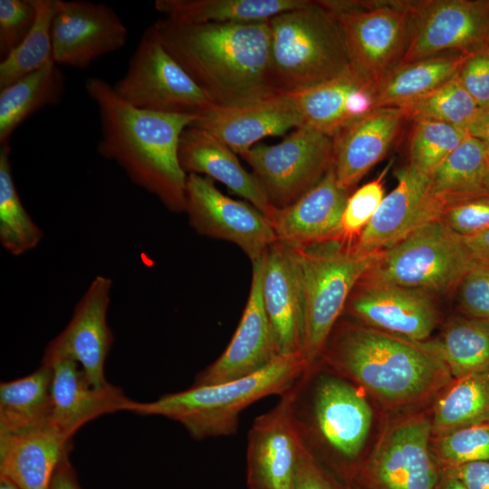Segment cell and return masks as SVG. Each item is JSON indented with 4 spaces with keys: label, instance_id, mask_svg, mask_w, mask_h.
Masks as SVG:
<instances>
[{
    "label": "cell",
    "instance_id": "1",
    "mask_svg": "<svg viewBox=\"0 0 489 489\" xmlns=\"http://www.w3.org/2000/svg\"><path fill=\"white\" fill-rule=\"evenodd\" d=\"M84 86L99 111V154L117 163L135 185L169 211L184 212L187 174L179 162L178 145L184 129L199 115L134 107L98 77L88 78Z\"/></svg>",
    "mask_w": 489,
    "mask_h": 489
},
{
    "label": "cell",
    "instance_id": "2",
    "mask_svg": "<svg viewBox=\"0 0 489 489\" xmlns=\"http://www.w3.org/2000/svg\"><path fill=\"white\" fill-rule=\"evenodd\" d=\"M170 55L216 105H232L273 93L269 81V21L242 24H153Z\"/></svg>",
    "mask_w": 489,
    "mask_h": 489
},
{
    "label": "cell",
    "instance_id": "3",
    "mask_svg": "<svg viewBox=\"0 0 489 489\" xmlns=\"http://www.w3.org/2000/svg\"><path fill=\"white\" fill-rule=\"evenodd\" d=\"M389 408L419 404L453 380L444 360L426 342L365 325L334 327L321 360Z\"/></svg>",
    "mask_w": 489,
    "mask_h": 489
},
{
    "label": "cell",
    "instance_id": "4",
    "mask_svg": "<svg viewBox=\"0 0 489 489\" xmlns=\"http://www.w3.org/2000/svg\"><path fill=\"white\" fill-rule=\"evenodd\" d=\"M293 415L310 450L329 453L328 468L350 484L362 459L372 423L369 403L355 383L336 372L316 373L309 366L295 383Z\"/></svg>",
    "mask_w": 489,
    "mask_h": 489
},
{
    "label": "cell",
    "instance_id": "5",
    "mask_svg": "<svg viewBox=\"0 0 489 489\" xmlns=\"http://www.w3.org/2000/svg\"><path fill=\"white\" fill-rule=\"evenodd\" d=\"M309 367L300 354L279 356L265 368L227 382L191 386L150 402H137L129 412L159 416L179 423L195 440L237 432L241 413L254 402L290 389Z\"/></svg>",
    "mask_w": 489,
    "mask_h": 489
},
{
    "label": "cell",
    "instance_id": "6",
    "mask_svg": "<svg viewBox=\"0 0 489 489\" xmlns=\"http://www.w3.org/2000/svg\"><path fill=\"white\" fill-rule=\"evenodd\" d=\"M269 81L288 94L330 81L350 67L335 16L320 1L307 2L269 20Z\"/></svg>",
    "mask_w": 489,
    "mask_h": 489
},
{
    "label": "cell",
    "instance_id": "7",
    "mask_svg": "<svg viewBox=\"0 0 489 489\" xmlns=\"http://www.w3.org/2000/svg\"><path fill=\"white\" fill-rule=\"evenodd\" d=\"M297 249V248H296ZM305 295L303 356L309 366L320 361L328 339L359 282L382 253H364L333 240L298 249Z\"/></svg>",
    "mask_w": 489,
    "mask_h": 489
},
{
    "label": "cell",
    "instance_id": "8",
    "mask_svg": "<svg viewBox=\"0 0 489 489\" xmlns=\"http://www.w3.org/2000/svg\"><path fill=\"white\" fill-rule=\"evenodd\" d=\"M477 262L464 238L436 219L383 251L361 281L444 292L457 287Z\"/></svg>",
    "mask_w": 489,
    "mask_h": 489
},
{
    "label": "cell",
    "instance_id": "9",
    "mask_svg": "<svg viewBox=\"0 0 489 489\" xmlns=\"http://www.w3.org/2000/svg\"><path fill=\"white\" fill-rule=\"evenodd\" d=\"M336 18L350 66L377 85L399 66L410 36V0H319Z\"/></svg>",
    "mask_w": 489,
    "mask_h": 489
},
{
    "label": "cell",
    "instance_id": "10",
    "mask_svg": "<svg viewBox=\"0 0 489 489\" xmlns=\"http://www.w3.org/2000/svg\"><path fill=\"white\" fill-rule=\"evenodd\" d=\"M112 88L128 103L152 111L200 115L216 105L167 51L153 24Z\"/></svg>",
    "mask_w": 489,
    "mask_h": 489
},
{
    "label": "cell",
    "instance_id": "11",
    "mask_svg": "<svg viewBox=\"0 0 489 489\" xmlns=\"http://www.w3.org/2000/svg\"><path fill=\"white\" fill-rule=\"evenodd\" d=\"M431 419L399 418L382 433L349 485L352 489H435L441 467L431 450Z\"/></svg>",
    "mask_w": 489,
    "mask_h": 489
},
{
    "label": "cell",
    "instance_id": "12",
    "mask_svg": "<svg viewBox=\"0 0 489 489\" xmlns=\"http://www.w3.org/2000/svg\"><path fill=\"white\" fill-rule=\"evenodd\" d=\"M332 138L306 126L276 145H254L240 156L274 207L287 206L316 186L332 164Z\"/></svg>",
    "mask_w": 489,
    "mask_h": 489
},
{
    "label": "cell",
    "instance_id": "13",
    "mask_svg": "<svg viewBox=\"0 0 489 489\" xmlns=\"http://www.w3.org/2000/svg\"><path fill=\"white\" fill-rule=\"evenodd\" d=\"M489 47V0H410V36L401 63Z\"/></svg>",
    "mask_w": 489,
    "mask_h": 489
},
{
    "label": "cell",
    "instance_id": "14",
    "mask_svg": "<svg viewBox=\"0 0 489 489\" xmlns=\"http://www.w3.org/2000/svg\"><path fill=\"white\" fill-rule=\"evenodd\" d=\"M184 212L198 235L235 244L252 264L264 257L276 242L273 230L261 211L226 197L211 178L202 175L187 176Z\"/></svg>",
    "mask_w": 489,
    "mask_h": 489
},
{
    "label": "cell",
    "instance_id": "15",
    "mask_svg": "<svg viewBox=\"0 0 489 489\" xmlns=\"http://www.w3.org/2000/svg\"><path fill=\"white\" fill-rule=\"evenodd\" d=\"M128 30L104 3L56 0L52 22L53 59L59 66L84 70L122 48Z\"/></svg>",
    "mask_w": 489,
    "mask_h": 489
},
{
    "label": "cell",
    "instance_id": "16",
    "mask_svg": "<svg viewBox=\"0 0 489 489\" xmlns=\"http://www.w3.org/2000/svg\"><path fill=\"white\" fill-rule=\"evenodd\" d=\"M294 396L295 384L253 422L246 452L249 489H293L302 446L293 415Z\"/></svg>",
    "mask_w": 489,
    "mask_h": 489
},
{
    "label": "cell",
    "instance_id": "17",
    "mask_svg": "<svg viewBox=\"0 0 489 489\" xmlns=\"http://www.w3.org/2000/svg\"><path fill=\"white\" fill-rule=\"evenodd\" d=\"M111 287L112 281L108 277L99 275L92 280L66 327L47 344L41 363L72 359L92 386L110 383L105 377V362L113 342L107 321Z\"/></svg>",
    "mask_w": 489,
    "mask_h": 489
},
{
    "label": "cell",
    "instance_id": "18",
    "mask_svg": "<svg viewBox=\"0 0 489 489\" xmlns=\"http://www.w3.org/2000/svg\"><path fill=\"white\" fill-rule=\"evenodd\" d=\"M262 292L277 355L303 356L305 295L298 249L278 241L268 248L264 254Z\"/></svg>",
    "mask_w": 489,
    "mask_h": 489
},
{
    "label": "cell",
    "instance_id": "19",
    "mask_svg": "<svg viewBox=\"0 0 489 489\" xmlns=\"http://www.w3.org/2000/svg\"><path fill=\"white\" fill-rule=\"evenodd\" d=\"M365 326L425 342L438 321L426 292L393 284L360 281L345 309Z\"/></svg>",
    "mask_w": 489,
    "mask_h": 489
},
{
    "label": "cell",
    "instance_id": "20",
    "mask_svg": "<svg viewBox=\"0 0 489 489\" xmlns=\"http://www.w3.org/2000/svg\"><path fill=\"white\" fill-rule=\"evenodd\" d=\"M264 261V255L252 264L249 296L228 346L196 376L192 386L218 384L247 377L279 357L263 302Z\"/></svg>",
    "mask_w": 489,
    "mask_h": 489
},
{
    "label": "cell",
    "instance_id": "21",
    "mask_svg": "<svg viewBox=\"0 0 489 489\" xmlns=\"http://www.w3.org/2000/svg\"><path fill=\"white\" fill-rule=\"evenodd\" d=\"M429 177L409 165L399 169L396 187L384 197L355 248L382 253L424 224L440 219L444 207L428 194Z\"/></svg>",
    "mask_w": 489,
    "mask_h": 489
},
{
    "label": "cell",
    "instance_id": "22",
    "mask_svg": "<svg viewBox=\"0 0 489 489\" xmlns=\"http://www.w3.org/2000/svg\"><path fill=\"white\" fill-rule=\"evenodd\" d=\"M200 128L240 155L268 136H278L302 126V118L285 94L259 100L214 105L191 123Z\"/></svg>",
    "mask_w": 489,
    "mask_h": 489
},
{
    "label": "cell",
    "instance_id": "23",
    "mask_svg": "<svg viewBox=\"0 0 489 489\" xmlns=\"http://www.w3.org/2000/svg\"><path fill=\"white\" fill-rule=\"evenodd\" d=\"M350 192L338 183L332 164L321 181L294 203L265 215L276 241L293 248L340 240Z\"/></svg>",
    "mask_w": 489,
    "mask_h": 489
},
{
    "label": "cell",
    "instance_id": "24",
    "mask_svg": "<svg viewBox=\"0 0 489 489\" xmlns=\"http://www.w3.org/2000/svg\"><path fill=\"white\" fill-rule=\"evenodd\" d=\"M287 95L306 126L331 138L377 108V84L350 66L337 77Z\"/></svg>",
    "mask_w": 489,
    "mask_h": 489
},
{
    "label": "cell",
    "instance_id": "25",
    "mask_svg": "<svg viewBox=\"0 0 489 489\" xmlns=\"http://www.w3.org/2000/svg\"><path fill=\"white\" fill-rule=\"evenodd\" d=\"M406 120L400 108L379 107L332 137V168L343 189L350 192L383 159Z\"/></svg>",
    "mask_w": 489,
    "mask_h": 489
},
{
    "label": "cell",
    "instance_id": "26",
    "mask_svg": "<svg viewBox=\"0 0 489 489\" xmlns=\"http://www.w3.org/2000/svg\"><path fill=\"white\" fill-rule=\"evenodd\" d=\"M47 365L53 368L51 421L69 439L86 423L102 415L129 411L135 402L111 383L92 386L72 359H57Z\"/></svg>",
    "mask_w": 489,
    "mask_h": 489
},
{
    "label": "cell",
    "instance_id": "27",
    "mask_svg": "<svg viewBox=\"0 0 489 489\" xmlns=\"http://www.w3.org/2000/svg\"><path fill=\"white\" fill-rule=\"evenodd\" d=\"M71 448L72 439L52 421L0 434V476L19 489H50L57 466Z\"/></svg>",
    "mask_w": 489,
    "mask_h": 489
},
{
    "label": "cell",
    "instance_id": "28",
    "mask_svg": "<svg viewBox=\"0 0 489 489\" xmlns=\"http://www.w3.org/2000/svg\"><path fill=\"white\" fill-rule=\"evenodd\" d=\"M178 158L187 174L202 175L221 182L264 216L273 207L253 173L241 166L236 153L206 130L192 125L184 129Z\"/></svg>",
    "mask_w": 489,
    "mask_h": 489
},
{
    "label": "cell",
    "instance_id": "29",
    "mask_svg": "<svg viewBox=\"0 0 489 489\" xmlns=\"http://www.w3.org/2000/svg\"><path fill=\"white\" fill-rule=\"evenodd\" d=\"M54 61L0 89V145L38 110L58 105L65 92V77Z\"/></svg>",
    "mask_w": 489,
    "mask_h": 489
},
{
    "label": "cell",
    "instance_id": "30",
    "mask_svg": "<svg viewBox=\"0 0 489 489\" xmlns=\"http://www.w3.org/2000/svg\"><path fill=\"white\" fill-rule=\"evenodd\" d=\"M468 54L446 52L401 63L377 85V108H402L454 78Z\"/></svg>",
    "mask_w": 489,
    "mask_h": 489
},
{
    "label": "cell",
    "instance_id": "31",
    "mask_svg": "<svg viewBox=\"0 0 489 489\" xmlns=\"http://www.w3.org/2000/svg\"><path fill=\"white\" fill-rule=\"evenodd\" d=\"M307 0H157L164 18L187 23L242 24L269 21Z\"/></svg>",
    "mask_w": 489,
    "mask_h": 489
},
{
    "label": "cell",
    "instance_id": "32",
    "mask_svg": "<svg viewBox=\"0 0 489 489\" xmlns=\"http://www.w3.org/2000/svg\"><path fill=\"white\" fill-rule=\"evenodd\" d=\"M488 171L484 144L468 135L430 175L428 194L445 210L454 203L487 194L483 184Z\"/></svg>",
    "mask_w": 489,
    "mask_h": 489
},
{
    "label": "cell",
    "instance_id": "33",
    "mask_svg": "<svg viewBox=\"0 0 489 489\" xmlns=\"http://www.w3.org/2000/svg\"><path fill=\"white\" fill-rule=\"evenodd\" d=\"M53 368L41 363L34 372L0 384V434L51 421Z\"/></svg>",
    "mask_w": 489,
    "mask_h": 489
},
{
    "label": "cell",
    "instance_id": "34",
    "mask_svg": "<svg viewBox=\"0 0 489 489\" xmlns=\"http://www.w3.org/2000/svg\"><path fill=\"white\" fill-rule=\"evenodd\" d=\"M436 399L432 436L489 422V369L454 379Z\"/></svg>",
    "mask_w": 489,
    "mask_h": 489
},
{
    "label": "cell",
    "instance_id": "35",
    "mask_svg": "<svg viewBox=\"0 0 489 489\" xmlns=\"http://www.w3.org/2000/svg\"><path fill=\"white\" fill-rule=\"evenodd\" d=\"M425 342L444 360L454 379L489 369V321L453 319L438 340Z\"/></svg>",
    "mask_w": 489,
    "mask_h": 489
},
{
    "label": "cell",
    "instance_id": "36",
    "mask_svg": "<svg viewBox=\"0 0 489 489\" xmlns=\"http://www.w3.org/2000/svg\"><path fill=\"white\" fill-rule=\"evenodd\" d=\"M10 155L9 144L0 147V243L10 254L19 256L34 249L43 235L22 203Z\"/></svg>",
    "mask_w": 489,
    "mask_h": 489
},
{
    "label": "cell",
    "instance_id": "37",
    "mask_svg": "<svg viewBox=\"0 0 489 489\" xmlns=\"http://www.w3.org/2000/svg\"><path fill=\"white\" fill-rule=\"evenodd\" d=\"M34 23L23 42L0 62V89L53 61L52 22L56 0H33Z\"/></svg>",
    "mask_w": 489,
    "mask_h": 489
},
{
    "label": "cell",
    "instance_id": "38",
    "mask_svg": "<svg viewBox=\"0 0 489 489\" xmlns=\"http://www.w3.org/2000/svg\"><path fill=\"white\" fill-rule=\"evenodd\" d=\"M400 109L407 120H432L466 130L480 110L457 74L433 91Z\"/></svg>",
    "mask_w": 489,
    "mask_h": 489
},
{
    "label": "cell",
    "instance_id": "39",
    "mask_svg": "<svg viewBox=\"0 0 489 489\" xmlns=\"http://www.w3.org/2000/svg\"><path fill=\"white\" fill-rule=\"evenodd\" d=\"M469 135L465 129L432 120H416L408 136V165L430 176Z\"/></svg>",
    "mask_w": 489,
    "mask_h": 489
},
{
    "label": "cell",
    "instance_id": "40",
    "mask_svg": "<svg viewBox=\"0 0 489 489\" xmlns=\"http://www.w3.org/2000/svg\"><path fill=\"white\" fill-rule=\"evenodd\" d=\"M431 450L440 467L489 461V422L432 436Z\"/></svg>",
    "mask_w": 489,
    "mask_h": 489
},
{
    "label": "cell",
    "instance_id": "41",
    "mask_svg": "<svg viewBox=\"0 0 489 489\" xmlns=\"http://www.w3.org/2000/svg\"><path fill=\"white\" fill-rule=\"evenodd\" d=\"M388 168L350 195L342 216L340 241L354 244L375 215L385 197L383 181Z\"/></svg>",
    "mask_w": 489,
    "mask_h": 489
},
{
    "label": "cell",
    "instance_id": "42",
    "mask_svg": "<svg viewBox=\"0 0 489 489\" xmlns=\"http://www.w3.org/2000/svg\"><path fill=\"white\" fill-rule=\"evenodd\" d=\"M35 20L33 0H0V57L5 58L26 37Z\"/></svg>",
    "mask_w": 489,
    "mask_h": 489
},
{
    "label": "cell",
    "instance_id": "43",
    "mask_svg": "<svg viewBox=\"0 0 489 489\" xmlns=\"http://www.w3.org/2000/svg\"><path fill=\"white\" fill-rule=\"evenodd\" d=\"M440 219L463 238L479 234L489 227V194L447 206Z\"/></svg>",
    "mask_w": 489,
    "mask_h": 489
},
{
    "label": "cell",
    "instance_id": "44",
    "mask_svg": "<svg viewBox=\"0 0 489 489\" xmlns=\"http://www.w3.org/2000/svg\"><path fill=\"white\" fill-rule=\"evenodd\" d=\"M457 290L458 303L466 317L489 321V262L478 261Z\"/></svg>",
    "mask_w": 489,
    "mask_h": 489
},
{
    "label": "cell",
    "instance_id": "45",
    "mask_svg": "<svg viewBox=\"0 0 489 489\" xmlns=\"http://www.w3.org/2000/svg\"><path fill=\"white\" fill-rule=\"evenodd\" d=\"M457 77L480 109L489 106V47L470 53Z\"/></svg>",
    "mask_w": 489,
    "mask_h": 489
},
{
    "label": "cell",
    "instance_id": "46",
    "mask_svg": "<svg viewBox=\"0 0 489 489\" xmlns=\"http://www.w3.org/2000/svg\"><path fill=\"white\" fill-rule=\"evenodd\" d=\"M293 489H351L325 467L302 443Z\"/></svg>",
    "mask_w": 489,
    "mask_h": 489
},
{
    "label": "cell",
    "instance_id": "47",
    "mask_svg": "<svg viewBox=\"0 0 489 489\" xmlns=\"http://www.w3.org/2000/svg\"><path fill=\"white\" fill-rule=\"evenodd\" d=\"M458 478L466 489H489V461L442 467Z\"/></svg>",
    "mask_w": 489,
    "mask_h": 489
},
{
    "label": "cell",
    "instance_id": "48",
    "mask_svg": "<svg viewBox=\"0 0 489 489\" xmlns=\"http://www.w3.org/2000/svg\"><path fill=\"white\" fill-rule=\"evenodd\" d=\"M69 455H66L57 466L50 489H82Z\"/></svg>",
    "mask_w": 489,
    "mask_h": 489
},
{
    "label": "cell",
    "instance_id": "49",
    "mask_svg": "<svg viewBox=\"0 0 489 489\" xmlns=\"http://www.w3.org/2000/svg\"><path fill=\"white\" fill-rule=\"evenodd\" d=\"M469 135L479 139L489 156V106L480 109L475 120L467 129Z\"/></svg>",
    "mask_w": 489,
    "mask_h": 489
},
{
    "label": "cell",
    "instance_id": "50",
    "mask_svg": "<svg viewBox=\"0 0 489 489\" xmlns=\"http://www.w3.org/2000/svg\"><path fill=\"white\" fill-rule=\"evenodd\" d=\"M464 240L477 261L489 262V227Z\"/></svg>",
    "mask_w": 489,
    "mask_h": 489
},
{
    "label": "cell",
    "instance_id": "51",
    "mask_svg": "<svg viewBox=\"0 0 489 489\" xmlns=\"http://www.w3.org/2000/svg\"><path fill=\"white\" fill-rule=\"evenodd\" d=\"M435 489H466L454 475L441 467V473Z\"/></svg>",
    "mask_w": 489,
    "mask_h": 489
},
{
    "label": "cell",
    "instance_id": "52",
    "mask_svg": "<svg viewBox=\"0 0 489 489\" xmlns=\"http://www.w3.org/2000/svg\"><path fill=\"white\" fill-rule=\"evenodd\" d=\"M0 489H19L14 484L5 477L0 476Z\"/></svg>",
    "mask_w": 489,
    "mask_h": 489
},
{
    "label": "cell",
    "instance_id": "53",
    "mask_svg": "<svg viewBox=\"0 0 489 489\" xmlns=\"http://www.w3.org/2000/svg\"><path fill=\"white\" fill-rule=\"evenodd\" d=\"M483 187H484V190L489 194V171L487 172L484 179V184H483Z\"/></svg>",
    "mask_w": 489,
    "mask_h": 489
},
{
    "label": "cell",
    "instance_id": "54",
    "mask_svg": "<svg viewBox=\"0 0 489 489\" xmlns=\"http://www.w3.org/2000/svg\"><path fill=\"white\" fill-rule=\"evenodd\" d=\"M352 489V488H351Z\"/></svg>",
    "mask_w": 489,
    "mask_h": 489
}]
</instances>
